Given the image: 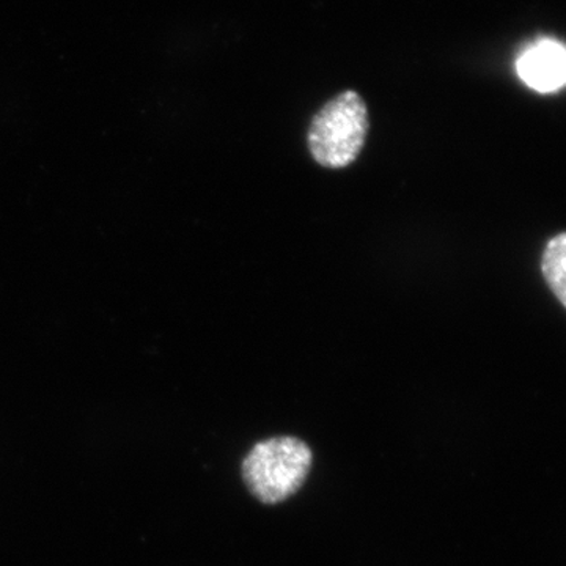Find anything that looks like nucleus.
<instances>
[{
    "label": "nucleus",
    "instance_id": "nucleus-1",
    "mask_svg": "<svg viewBox=\"0 0 566 566\" xmlns=\"http://www.w3.org/2000/svg\"><path fill=\"white\" fill-rule=\"evenodd\" d=\"M368 109L356 91L335 95L316 112L308 126L312 158L327 169H344L356 161L367 139Z\"/></svg>",
    "mask_w": 566,
    "mask_h": 566
},
{
    "label": "nucleus",
    "instance_id": "nucleus-2",
    "mask_svg": "<svg viewBox=\"0 0 566 566\" xmlns=\"http://www.w3.org/2000/svg\"><path fill=\"white\" fill-rule=\"evenodd\" d=\"M311 447L282 436L259 442L243 461L245 485L263 504H279L304 485L311 472Z\"/></svg>",
    "mask_w": 566,
    "mask_h": 566
},
{
    "label": "nucleus",
    "instance_id": "nucleus-3",
    "mask_svg": "<svg viewBox=\"0 0 566 566\" xmlns=\"http://www.w3.org/2000/svg\"><path fill=\"white\" fill-rule=\"evenodd\" d=\"M517 74L536 92H556L566 85V51L549 41L538 44L520 59Z\"/></svg>",
    "mask_w": 566,
    "mask_h": 566
},
{
    "label": "nucleus",
    "instance_id": "nucleus-4",
    "mask_svg": "<svg viewBox=\"0 0 566 566\" xmlns=\"http://www.w3.org/2000/svg\"><path fill=\"white\" fill-rule=\"evenodd\" d=\"M547 289L566 308V232L549 238L539 260Z\"/></svg>",
    "mask_w": 566,
    "mask_h": 566
}]
</instances>
